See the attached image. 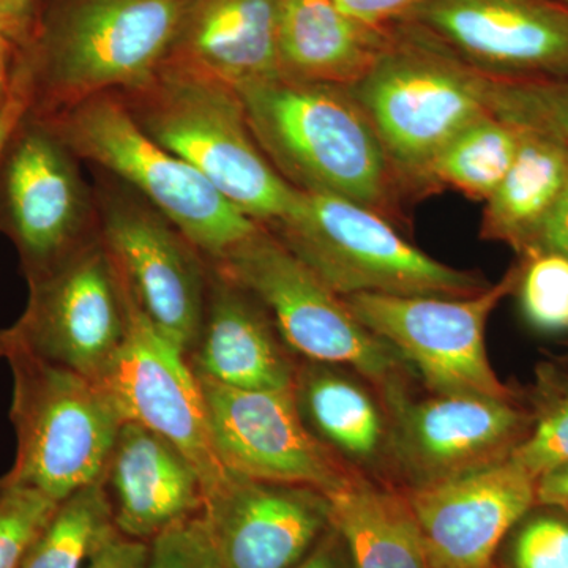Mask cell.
<instances>
[{
	"instance_id": "cell-6",
	"label": "cell",
	"mask_w": 568,
	"mask_h": 568,
	"mask_svg": "<svg viewBox=\"0 0 568 568\" xmlns=\"http://www.w3.org/2000/svg\"><path fill=\"white\" fill-rule=\"evenodd\" d=\"M353 91L409 200L429 196L426 173L462 130L488 114V78L416 26L395 29L383 58Z\"/></svg>"
},
{
	"instance_id": "cell-39",
	"label": "cell",
	"mask_w": 568,
	"mask_h": 568,
	"mask_svg": "<svg viewBox=\"0 0 568 568\" xmlns=\"http://www.w3.org/2000/svg\"><path fill=\"white\" fill-rule=\"evenodd\" d=\"M536 493L537 506L556 507L568 514V463L538 477Z\"/></svg>"
},
{
	"instance_id": "cell-33",
	"label": "cell",
	"mask_w": 568,
	"mask_h": 568,
	"mask_svg": "<svg viewBox=\"0 0 568 568\" xmlns=\"http://www.w3.org/2000/svg\"><path fill=\"white\" fill-rule=\"evenodd\" d=\"M508 568H568V514L526 515L511 538Z\"/></svg>"
},
{
	"instance_id": "cell-35",
	"label": "cell",
	"mask_w": 568,
	"mask_h": 568,
	"mask_svg": "<svg viewBox=\"0 0 568 568\" xmlns=\"http://www.w3.org/2000/svg\"><path fill=\"white\" fill-rule=\"evenodd\" d=\"M148 558L145 541L123 536L118 530L93 552L84 568H145Z\"/></svg>"
},
{
	"instance_id": "cell-5",
	"label": "cell",
	"mask_w": 568,
	"mask_h": 568,
	"mask_svg": "<svg viewBox=\"0 0 568 568\" xmlns=\"http://www.w3.org/2000/svg\"><path fill=\"white\" fill-rule=\"evenodd\" d=\"M41 119L78 160L114 174L170 220L209 263L222 261L261 226L192 164L153 141L119 93H100Z\"/></svg>"
},
{
	"instance_id": "cell-12",
	"label": "cell",
	"mask_w": 568,
	"mask_h": 568,
	"mask_svg": "<svg viewBox=\"0 0 568 568\" xmlns=\"http://www.w3.org/2000/svg\"><path fill=\"white\" fill-rule=\"evenodd\" d=\"M381 399L388 420L387 463L403 478V489L432 487L503 465L532 425V416L515 398H414L402 387Z\"/></svg>"
},
{
	"instance_id": "cell-19",
	"label": "cell",
	"mask_w": 568,
	"mask_h": 568,
	"mask_svg": "<svg viewBox=\"0 0 568 568\" xmlns=\"http://www.w3.org/2000/svg\"><path fill=\"white\" fill-rule=\"evenodd\" d=\"M265 306L211 264L192 365L197 377L244 390H294L298 364Z\"/></svg>"
},
{
	"instance_id": "cell-38",
	"label": "cell",
	"mask_w": 568,
	"mask_h": 568,
	"mask_svg": "<svg viewBox=\"0 0 568 568\" xmlns=\"http://www.w3.org/2000/svg\"><path fill=\"white\" fill-rule=\"evenodd\" d=\"M532 250H547L568 257V181Z\"/></svg>"
},
{
	"instance_id": "cell-40",
	"label": "cell",
	"mask_w": 568,
	"mask_h": 568,
	"mask_svg": "<svg viewBox=\"0 0 568 568\" xmlns=\"http://www.w3.org/2000/svg\"><path fill=\"white\" fill-rule=\"evenodd\" d=\"M336 544L335 537H325L321 547L294 568H346Z\"/></svg>"
},
{
	"instance_id": "cell-32",
	"label": "cell",
	"mask_w": 568,
	"mask_h": 568,
	"mask_svg": "<svg viewBox=\"0 0 568 568\" xmlns=\"http://www.w3.org/2000/svg\"><path fill=\"white\" fill-rule=\"evenodd\" d=\"M145 568H223L204 510L153 537Z\"/></svg>"
},
{
	"instance_id": "cell-7",
	"label": "cell",
	"mask_w": 568,
	"mask_h": 568,
	"mask_svg": "<svg viewBox=\"0 0 568 568\" xmlns=\"http://www.w3.org/2000/svg\"><path fill=\"white\" fill-rule=\"evenodd\" d=\"M265 227L339 297H469L491 284L478 272L440 263L386 216L335 194L297 190L291 211Z\"/></svg>"
},
{
	"instance_id": "cell-1",
	"label": "cell",
	"mask_w": 568,
	"mask_h": 568,
	"mask_svg": "<svg viewBox=\"0 0 568 568\" xmlns=\"http://www.w3.org/2000/svg\"><path fill=\"white\" fill-rule=\"evenodd\" d=\"M235 91L254 140L293 189L335 194L403 222L409 197L349 88L276 77Z\"/></svg>"
},
{
	"instance_id": "cell-2",
	"label": "cell",
	"mask_w": 568,
	"mask_h": 568,
	"mask_svg": "<svg viewBox=\"0 0 568 568\" xmlns=\"http://www.w3.org/2000/svg\"><path fill=\"white\" fill-rule=\"evenodd\" d=\"M189 0H51L18 52L31 111L51 115L100 93L140 89L173 48Z\"/></svg>"
},
{
	"instance_id": "cell-26",
	"label": "cell",
	"mask_w": 568,
	"mask_h": 568,
	"mask_svg": "<svg viewBox=\"0 0 568 568\" xmlns=\"http://www.w3.org/2000/svg\"><path fill=\"white\" fill-rule=\"evenodd\" d=\"M521 129L493 112L467 125L437 153L426 173L429 194L450 189L485 203L517 156Z\"/></svg>"
},
{
	"instance_id": "cell-3",
	"label": "cell",
	"mask_w": 568,
	"mask_h": 568,
	"mask_svg": "<svg viewBox=\"0 0 568 568\" xmlns=\"http://www.w3.org/2000/svg\"><path fill=\"white\" fill-rule=\"evenodd\" d=\"M119 95L153 141L192 164L261 226L278 222L293 207L297 190L261 151L231 85L164 62L148 84Z\"/></svg>"
},
{
	"instance_id": "cell-20",
	"label": "cell",
	"mask_w": 568,
	"mask_h": 568,
	"mask_svg": "<svg viewBox=\"0 0 568 568\" xmlns=\"http://www.w3.org/2000/svg\"><path fill=\"white\" fill-rule=\"evenodd\" d=\"M104 481L114 491L115 528L136 540H152L204 510L203 481L193 463L134 422H123Z\"/></svg>"
},
{
	"instance_id": "cell-28",
	"label": "cell",
	"mask_w": 568,
	"mask_h": 568,
	"mask_svg": "<svg viewBox=\"0 0 568 568\" xmlns=\"http://www.w3.org/2000/svg\"><path fill=\"white\" fill-rule=\"evenodd\" d=\"M489 111L568 145V80H491Z\"/></svg>"
},
{
	"instance_id": "cell-17",
	"label": "cell",
	"mask_w": 568,
	"mask_h": 568,
	"mask_svg": "<svg viewBox=\"0 0 568 568\" xmlns=\"http://www.w3.org/2000/svg\"><path fill=\"white\" fill-rule=\"evenodd\" d=\"M536 478L508 462L405 489L433 568H489L497 548L537 506Z\"/></svg>"
},
{
	"instance_id": "cell-13",
	"label": "cell",
	"mask_w": 568,
	"mask_h": 568,
	"mask_svg": "<svg viewBox=\"0 0 568 568\" xmlns=\"http://www.w3.org/2000/svg\"><path fill=\"white\" fill-rule=\"evenodd\" d=\"M95 204L100 237L134 302L189 355L203 327L211 263L138 194L106 190Z\"/></svg>"
},
{
	"instance_id": "cell-27",
	"label": "cell",
	"mask_w": 568,
	"mask_h": 568,
	"mask_svg": "<svg viewBox=\"0 0 568 568\" xmlns=\"http://www.w3.org/2000/svg\"><path fill=\"white\" fill-rule=\"evenodd\" d=\"M115 532L114 507L103 478L59 503L21 568H84Z\"/></svg>"
},
{
	"instance_id": "cell-16",
	"label": "cell",
	"mask_w": 568,
	"mask_h": 568,
	"mask_svg": "<svg viewBox=\"0 0 568 568\" xmlns=\"http://www.w3.org/2000/svg\"><path fill=\"white\" fill-rule=\"evenodd\" d=\"M409 24L491 80H568V11L548 0H425Z\"/></svg>"
},
{
	"instance_id": "cell-15",
	"label": "cell",
	"mask_w": 568,
	"mask_h": 568,
	"mask_svg": "<svg viewBox=\"0 0 568 568\" xmlns=\"http://www.w3.org/2000/svg\"><path fill=\"white\" fill-rule=\"evenodd\" d=\"M197 379L216 457L233 476L325 495L354 473L312 432L294 390H244Z\"/></svg>"
},
{
	"instance_id": "cell-21",
	"label": "cell",
	"mask_w": 568,
	"mask_h": 568,
	"mask_svg": "<svg viewBox=\"0 0 568 568\" xmlns=\"http://www.w3.org/2000/svg\"><path fill=\"white\" fill-rule=\"evenodd\" d=\"M282 0H189L166 62L244 88L280 77Z\"/></svg>"
},
{
	"instance_id": "cell-29",
	"label": "cell",
	"mask_w": 568,
	"mask_h": 568,
	"mask_svg": "<svg viewBox=\"0 0 568 568\" xmlns=\"http://www.w3.org/2000/svg\"><path fill=\"white\" fill-rule=\"evenodd\" d=\"M519 310L530 327L545 334H568V257L532 250L518 263Z\"/></svg>"
},
{
	"instance_id": "cell-9",
	"label": "cell",
	"mask_w": 568,
	"mask_h": 568,
	"mask_svg": "<svg viewBox=\"0 0 568 568\" xmlns=\"http://www.w3.org/2000/svg\"><path fill=\"white\" fill-rule=\"evenodd\" d=\"M518 264L499 282L469 297L353 294L347 308L424 381L432 394L515 398L488 358L487 324L496 306L514 294Z\"/></svg>"
},
{
	"instance_id": "cell-30",
	"label": "cell",
	"mask_w": 568,
	"mask_h": 568,
	"mask_svg": "<svg viewBox=\"0 0 568 568\" xmlns=\"http://www.w3.org/2000/svg\"><path fill=\"white\" fill-rule=\"evenodd\" d=\"M510 462L536 480L568 463V379L541 377L537 414Z\"/></svg>"
},
{
	"instance_id": "cell-34",
	"label": "cell",
	"mask_w": 568,
	"mask_h": 568,
	"mask_svg": "<svg viewBox=\"0 0 568 568\" xmlns=\"http://www.w3.org/2000/svg\"><path fill=\"white\" fill-rule=\"evenodd\" d=\"M339 9L358 20L379 28L395 29L409 24L425 0H334Z\"/></svg>"
},
{
	"instance_id": "cell-23",
	"label": "cell",
	"mask_w": 568,
	"mask_h": 568,
	"mask_svg": "<svg viewBox=\"0 0 568 568\" xmlns=\"http://www.w3.org/2000/svg\"><path fill=\"white\" fill-rule=\"evenodd\" d=\"M294 394L312 432L347 465L365 473L387 462L386 407L364 377L342 366L304 361Z\"/></svg>"
},
{
	"instance_id": "cell-36",
	"label": "cell",
	"mask_w": 568,
	"mask_h": 568,
	"mask_svg": "<svg viewBox=\"0 0 568 568\" xmlns=\"http://www.w3.org/2000/svg\"><path fill=\"white\" fill-rule=\"evenodd\" d=\"M32 95L28 73L20 63H14L9 95L0 108V156L18 123L31 110Z\"/></svg>"
},
{
	"instance_id": "cell-42",
	"label": "cell",
	"mask_w": 568,
	"mask_h": 568,
	"mask_svg": "<svg viewBox=\"0 0 568 568\" xmlns=\"http://www.w3.org/2000/svg\"><path fill=\"white\" fill-rule=\"evenodd\" d=\"M548 2L555 3L559 9L568 11V0H548Z\"/></svg>"
},
{
	"instance_id": "cell-43",
	"label": "cell",
	"mask_w": 568,
	"mask_h": 568,
	"mask_svg": "<svg viewBox=\"0 0 568 568\" xmlns=\"http://www.w3.org/2000/svg\"><path fill=\"white\" fill-rule=\"evenodd\" d=\"M9 95V93H7ZM7 97H0V108H2L3 102H6Z\"/></svg>"
},
{
	"instance_id": "cell-31",
	"label": "cell",
	"mask_w": 568,
	"mask_h": 568,
	"mask_svg": "<svg viewBox=\"0 0 568 568\" xmlns=\"http://www.w3.org/2000/svg\"><path fill=\"white\" fill-rule=\"evenodd\" d=\"M58 506L39 489L0 485V568H21Z\"/></svg>"
},
{
	"instance_id": "cell-10",
	"label": "cell",
	"mask_w": 568,
	"mask_h": 568,
	"mask_svg": "<svg viewBox=\"0 0 568 568\" xmlns=\"http://www.w3.org/2000/svg\"><path fill=\"white\" fill-rule=\"evenodd\" d=\"M3 335L29 351L99 381L125 339L129 290L97 233L47 274Z\"/></svg>"
},
{
	"instance_id": "cell-37",
	"label": "cell",
	"mask_w": 568,
	"mask_h": 568,
	"mask_svg": "<svg viewBox=\"0 0 568 568\" xmlns=\"http://www.w3.org/2000/svg\"><path fill=\"white\" fill-rule=\"evenodd\" d=\"M37 13V0H0V26L18 52L31 41Z\"/></svg>"
},
{
	"instance_id": "cell-14",
	"label": "cell",
	"mask_w": 568,
	"mask_h": 568,
	"mask_svg": "<svg viewBox=\"0 0 568 568\" xmlns=\"http://www.w3.org/2000/svg\"><path fill=\"white\" fill-rule=\"evenodd\" d=\"M129 306L125 339L99 383L123 422L152 429L193 463L211 499L233 474L216 457L200 379L189 355L145 317L130 290Z\"/></svg>"
},
{
	"instance_id": "cell-24",
	"label": "cell",
	"mask_w": 568,
	"mask_h": 568,
	"mask_svg": "<svg viewBox=\"0 0 568 568\" xmlns=\"http://www.w3.org/2000/svg\"><path fill=\"white\" fill-rule=\"evenodd\" d=\"M324 496L354 568H433L405 489L355 469Z\"/></svg>"
},
{
	"instance_id": "cell-44",
	"label": "cell",
	"mask_w": 568,
	"mask_h": 568,
	"mask_svg": "<svg viewBox=\"0 0 568 568\" xmlns=\"http://www.w3.org/2000/svg\"><path fill=\"white\" fill-rule=\"evenodd\" d=\"M489 568H495V567H489Z\"/></svg>"
},
{
	"instance_id": "cell-41",
	"label": "cell",
	"mask_w": 568,
	"mask_h": 568,
	"mask_svg": "<svg viewBox=\"0 0 568 568\" xmlns=\"http://www.w3.org/2000/svg\"><path fill=\"white\" fill-rule=\"evenodd\" d=\"M18 50L0 26V97H7L13 78Z\"/></svg>"
},
{
	"instance_id": "cell-4",
	"label": "cell",
	"mask_w": 568,
	"mask_h": 568,
	"mask_svg": "<svg viewBox=\"0 0 568 568\" xmlns=\"http://www.w3.org/2000/svg\"><path fill=\"white\" fill-rule=\"evenodd\" d=\"M0 361L13 376L10 420L17 457L0 485L54 500L103 480L123 424L99 381L40 357L0 332Z\"/></svg>"
},
{
	"instance_id": "cell-22",
	"label": "cell",
	"mask_w": 568,
	"mask_h": 568,
	"mask_svg": "<svg viewBox=\"0 0 568 568\" xmlns=\"http://www.w3.org/2000/svg\"><path fill=\"white\" fill-rule=\"evenodd\" d=\"M395 29L358 20L334 0H282L276 32L280 77L354 88L388 50Z\"/></svg>"
},
{
	"instance_id": "cell-8",
	"label": "cell",
	"mask_w": 568,
	"mask_h": 568,
	"mask_svg": "<svg viewBox=\"0 0 568 568\" xmlns=\"http://www.w3.org/2000/svg\"><path fill=\"white\" fill-rule=\"evenodd\" d=\"M211 264L265 306L283 342L305 361L351 369L381 396L407 387L416 376L394 347L372 334L267 227H257Z\"/></svg>"
},
{
	"instance_id": "cell-18",
	"label": "cell",
	"mask_w": 568,
	"mask_h": 568,
	"mask_svg": "<svg viewBox=\"0 0 568 568\" xmlns=\"http://www.w3.org/2000/svg\"><path fill=\"white\" fill-rule=\"evenodd\" d=\"M223 568H294L332 528L317 489L233 476L205 500Z\"/></svg>"
},
{
	"instance_id": "cell-25",
	"label": "cell",
	"mask_w": 568,
	"mask_h": 568,
	"mask_svg": "<svg viewBox=\"0 0 568 568\" xmlns=\"http://www.w3.org/2000/svg\"><path fill=\"white\" fill-rule=\"evenodd\" d=\"M521 129V126H519ZM568 181V145L549 134L521 129L515 162L485 201L480 237L521 254L536 245Z\"/></svg>"
},
{
	"instance_id": "cell-11",
	"label": "cell",
	"mask_w": 568,
	"mask_h": 568,
	"mask_svg": "<svg viewBox=\"0 0 568 568\" xmlns=\"http://www.w3.org/2000/svg\"><path fill=\"white\" fill-rule=\"evenodd\" d=\"M77 160L31 110L0 156V231L17 246L28 282L93 235L97 204Z\"/></svg>"
}]
</instances>
